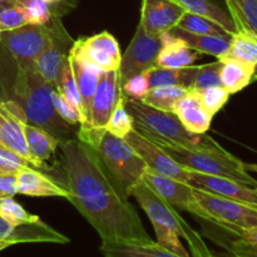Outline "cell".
<instances>
[{
    "label": "cell",
    "instance_id": "obj_33",
    "mask_svg": "<svg viewBox=\"0 0 257 257\" xmlns=\"http://www.w3.org/2000/svg\"><path fill=\"white\" fill-rule=\"evenodd\" d=\"M132 130H135V119L125 108V95L122 93L108 120L105 131L115 137L124 138Z\"/></svg>",
    "mask_w": 257,
    "mask_h": 257
},
{
    "label": "cell",
    "instance_id": "obj_26",
    "mask_svg": "<svg viewBox=\"0 0 257 257\" xmlns=\"http://www.w3.org/2000/svg\"><path fill=\"white\" fill-rule=\"evenodd\" d=\"M24 133L30 155L38 163L45 166V162L49 161L57 148H59L60 141L48 131L29 123L25 124Z\"/></svg>",
    "mask_w": 257,
    "mask_h": 257
},
{
    "label": "cell",
    "instance_id": "obj_18",
    "mask_svg": "<svg viewBox=\"0 0 257 257\" xmlns=\"http://www.w3.org/2000/svg\"><path fill=\"white\" fill-rule=\"evenodd\" d=\"M0 238L14 241L15 245L29 242H50L64 245L69 242L67 236L55 231L43 221L29 223V225L13 226L7 222L2 216H0Z\"/></svg>",
    "mask_w": 257,
    "mask_h": 257
},
{
    "label": "cell",
    "instance_id": "obj_1",
    "mask_svg": "<svg viewBox=\"0 0 257 257\" xmlns=\"http://www.w3.org/2000/svg\"><path fill=\"white\" fill-rule=\"evenodd\" d=\"M68 198L97 231L102 242H152L140 215L120 192L94 148L78 137L59 145Z\"/></svg>",
    "mask_w": 257,
    "mask_h": 257
},
{
    "label": "cell",
    "instance_id": "obj_21",
    "mask_svg": "<svg viewBox=\"0 0 257 257\" xmlns=\"http://www.w3.org/2000/svg\"><path fill=\"white\" fill-rule=\"evenodd\" d=\"M172 113L177 115L186 130L197 135L207 132L212 123V115L205 109L197 93L188 90L176 102Z\"/></svg>",
    "mask_w": 257,
    "mask_h": 257
},
{
    "label": "cell",
    "instance_id": "obj_23",
    "mask_svg": "<svg viewBox=\"0 0 257 257\" xmlns=\"http://www.w3.org/2000/svg\"><path fill=\"white\" fill-rule=\"evenodd\" d=\"M100 252L104 257H180L161 247L157 242H102Z\"/></svg>",
    "mask_w": 257,
    "mask_h": 257
},
{
    "label": "cell",
    "instance_id": "obj_46",
    "mask_svg": "<svg viewBox=\"0 0 257 257\" xmlns=\"http://www.w3.org/2000/svg\"><path fill=\"white\" fill-rule=\"evenodd\" d=\"M15 245L14 241H10V240H5V238H0V251L5 250V248L10 247V246Z\"/></svg>",
    "mask_w": 257,
    "mask_h": 257
},
{
    "label": "cell",
    "instance_id": "obj_16",
    "mask_svg": "<svg viewBox=\"0 0 257 257\" xmlns=\"http://www.w3.org/2000/svg\"><path fill=\"white\" fill-rule=\"evenodd\" d=\"M185 13L173 0H143L140 25L148 34L160 37L177 27Z\"/></svg>",
    "mask_w": 257,
    "mask_h": 257
},
{
    "label": "cell",
    "instance_id": "obj_30",
    "mask_svg": "<svg viewBox=\"0 0 257 257\" xmlns=\"http://www.w3.org/2000/svg\"><path fill=\"white\" fill-rule=\"evenodd\" d=\"M226 5L236 32L243 30L257 35V0H226Z\"/></svg>",
    "mask_w": 257,
    "mask_h": 257
},
{
    "label": "cell",
    "instance_id": "obj_11",
    "mask_svg": "<svg viewBox=\"0 0 257 257\" xmlns=\"http://www.w3.org/2000/svg\"><path fill=\"white\" fill-rule=\"evenodd\" d=\"M161 48H162L161 37L148 34L138 24L137 30L120 59L119 69H118L120 85L132 75L146 72L155 67Z\"/></svg>",
    "mask_w": 257,
    "mask_h": 257
},
{
    "label": "cell",
    "instance_id": "obj_49",
    "mask_svg": "<svg viewBox=\"0 0 257 257\" xmlns=\"http://www.w3.org/2000/svg\"><path fill=\"white\" fill-rule=\"evenodd\" d=\"M253 80H257V65L255 68V74H253Z\"/></svg>",
    "mask_w": 257,
    "mask_h": 257
},
{
    "label": "cell",
    "instance_id": "obj_12",
    "mask_svg": "<svg viewBox=\"0 0 257 257\" xmlns=\"http://www.w3.org/2000/svg\"><path fill=\"white\" fill-rule=\"evenodd\" d=\"M28 123L23 108L15 100L0 102V140L2 145L23 156L39 171H48L49 167L38 163L30 155L25 140L24 127Z\"/></svg>",
    "mask_w": 257,
    "mask_h": 257
},
{
    "label": "cell",
    "instance_id": "obj_47",
    "mask_svg": "<svg viewBox=\"0 0 257 257\" xmlns=\"http://www.w3.org/2000/svg\"><path fill=\"white\" fill-rule=\"evenodd\" d=\"M245 168L248 172L257 173V163H245Z\"/></svg>",
    "mask_w": 257,
    "mask_h": 257
},
{
    "label": "cell",
    "instance_id": "obj_27",
    "mask_svg": "<svg viewBox=\"0 0 257 257\" xmlns=\"http://www.w3.org/2000/svg\"><path fill=\"white\" fill-rule=\"evenodd\" d=\"M173 2L181 5L185 12L207 18V19L217 23L231 35L236 32L235 24H233L232 18L228 14V12H226L220 4L213 0H173Z\"/></svg>",
    "mask_w": 257,
    "mask_h": 257
},
{
    "label": "cell",
    "instance_id": "obj_6",
    "mask_svg": "<svg viewBox=\"0 0 257 257\" xmlns=\"http://www.w3.org/2000/svg\"><path fill=\"white\" fill-rule=\"evenodd\" d=\"M148 216L153 227L166 228L177 233L188 242L193 257H211L212 253L198 232H196L178 213V211L156 195L145 182H140L131 192Z\"/></svg>",
    "mask_w": 257,
    "mask_h": 257
},
{
    "label": "cell",
    "instance_id": "obj_25",
    "mask_svg": "<svg viewBox=\"0 0 257 257\" xmlns=\"http://www.w3.org/2000/svg\"><path fill=\"white\" fill-rule=\"evenodd\" d=\"M220 62L221 83H222V87L230 94L241 92L247 85L251 84V82L253 80L256 67L235 59L220 60Z\"/></svg>",
    "mask_w": 257,
    "mask_h": 257
},
{
    "label": "cell",
    "instance_id": "obj_14",
    "mask_svg": "<svg viewBox=\"0 0 257 257\" xmlns=\"http://www.w3.org/2000/svg\"><path fill=\"white\" fill-rule=\"evenodd\" d=\"M120 95H122V85L119 80V72L118 70L103 72L93 97L88 124L85 127H80L79 131H94V132L105 131L108 120Z\"/></svg>",
    "mask_w": 257,
    "mask_h": 257
},
{
    "label": "cell",
    "instance_id": "obj_28",
    "mask_svg": "<svg viewBox=\"0 0 257 257\" xmlns=\"http://www.w3.org/2000/svg\"><path fill=\"white\" fill-rule=\"evenodd\" d=\"M198 72V67H186L181 69H170L155 65L147 70L150 87H161V85H180L190 90L192 88L193 80Z\"/></svg>",
    "mask_w": 257,
    "mask_h": 257
},
{
    "label": "cell",
    "instance_id": "obj_10",
    "mask_svg": "<svg viewBox=\"0 0 257 257\" xmlns=\"http://www.w3.org/2000/svg\"><path fill=\"white\" fill-rule=\"evenodd\" d=\"M47 24L50 29V40L47 48L34 60V67L37 72L57 89L63 62L69 54L74 40L58 18L52 17Z\"/></svg>",
    "mask_w": 257,
    "mask_h": 257
},
{
    "label": "cell",
    "instance_id": "obj_35",
    "mask_svg": "<svg viewBox=\"0 0 257 257\" xmlns=\"http://www.w3.org/2000/svg\"><path fill=\"white\" fill-rule=\"evenodd\" d=\"M29 24L24 5L20 2L0 3V32L18 29Z\"/></svg>",
    "mask_w": 257,
    "mask_h": 257
},
{
    "label": "cell",
    "instance_id": "obj_51",
    "mask_svg": "<svg viewBox=\"0 0 257 257\" xmlns=\"http://www.w3.org/2000/svg\"><path fill=\"white\" fill-rule=\"evenodd\" d=\"M0 145H2V140H0Z\"/></svg>",
    "mask_w": 257,
    "mask_h": 257
},
{
    "label": "cell",
    "instance_id": "obj_13",
    "mask_svg": "<svg viewBox=\"0 0 257 257\" xmlns=\"http://www.w3.org/2000/svg\"><path fill=\"white\" fill-rule=\"evenodd\" d=\"M124 140L142 157L150 170L188 185L190 171L176 162L162 147L138 132L136 128L125 136Z\"/></svg>",
    "mask_w": 257,
    "mask_h": 257
},
{
    "label": "cell",
    "instance_id": "obj_40",
    "mask_svg": "<svg viewBox=\"0 0 257 257\" xmlns=\"http://www.w3.org/2000/svg\"><path fill=\"white\" fill-rule=\"evenodd\" d=\"M23 168H35L23 156L18 155L14 151L9 150L5 146L0 145V173L17 175ZM38 170V168H35Z\"/></svg>",
    "mask_w": 257,
    "mask_h": 257
},
{
    "label": "cell",
    "instance_id": "obj_38",
    "mask_svg": "<svg viewBox=\"0 0 257 257\" xmlns=\"http://www.w3.org/2000/svg\"><path fill=\"white\" fill-rule=\"evenodd\" d=\"M195 93H197L202 105L212 117H215V114H217L222 109L223 105L228 102V98L231 95L222 85L221 87L207 88V89H203Z\"/></svg>",
    "mask_w": 257,
    "mask_h": 257
},
{
    "label": "cell",
    "instance_id": "obj_43",
    "mask_svg": "<svg viewBox=\"0 0 257 257\" xmlns=\"http://www.w3.org/2000/svg\"><path fill=\"white\" fill-rule=\"evenodd\" d=\"M18 193L17 175L0 173V200L14 197Z\"/></svg>",
    "mask_w": 257,
    "mask_h": 257
},
{
    "label": "cell",
    "instance_id": "obj_31",
    "mask_svg": "<svg viewBox=\"0 0 257 257\" xmlns=\"http://www.w3.org/2000/svg\"><path fill=\"white\" fill-rule=\"evenodd\" d=\"M187 92L188 89L180 85H161V87L151 88L142 102L156 109L172 112L176 102Z\"/></svg>",
    "mask_w": 257,
    "mask_h": 257
},
{
    "label": "cell",
    "instance_id": "obj_15",
    "mask_svg": "<svg viewBox=\"0 0 257 257\" xmlns=\"http://www.w3.org/2000/svg\"><path fill=\"white\" fill-rule=\"evenodd\" d=\"M70 52L97 65L103 72L118 70L122 59L119 44L109 32H102L84 39L74 40Z\"/></svg>",
    "mask_w": 257,
    "mask_h": 257
},
{
    "label": "cell",
    "instance_id": "obj_9",
    "mask_svg": "<svg viewBox=\"0 0 257 257\" xmlns=\"http://www.w3.org/2000/svg\"><path fill=\"white\" fill-rule=\"evenodd\" d=\"M142 182H145L156 195L160 196L177 211H186L206 222H210L207 213L196 200L192 186L180 182L175 178L160 175L150 168H147L143 173Z\"/></svg>",
    "mask_w": 257,
    "mask_h": 257
},
{
    "label": "cell",
    "instance_id": "obj_34",
    "mask_svg": "<svg viewBox=\"0 0 257 257\" xmlns=\"http://www.w3.org/2000/svg\"><path fill=\"white\" fill-rule=\"evenodd\" d=\"M57 90L62 93V94L64 95V97L67 98V99L69 100V102L77 108V109H79L80 112L83 113V115H84L82 97H80V93L79 90H78L77 82H75L74 74H73V69H72V64H70L69 57L65 58L64 62H63ZM85 123H87V119H85Z\"/></svg>",
    "mask_w": 257,
    "mask_h": 257
},
{
    "label": "cell",
    "instance_id": "obj_32",
    "mask_svg": "<svg viewBox=\"0 0 257 257\" xmlns=\"http://www.w3.org/2000/svg\"><path fill=\"white\" fill-rule=\"evenodd\" d=\"M177 28L186 30V32L195 33V34H208V35H221V37H231L228 32H226L221 25L207 18L200 15L191 14L186 12L178 22Z\"/></svg>",
    "mask_w": 257,
    "mask_h": 257
},
{
    "label": "cell",
    "instance_id": "obj_41",
    "mask_svg": "<svg viewBox=\"0 0 257 257\" xmlns=\"http://www.w3.org/2000/svg\"><path fill=\"white\" fill-rule=\"evenodd\" d=\"M22 4L27 12L29 24L44 25L52 19V4L47 0H23Z\"/></svg>",
    "mask_w": 257,
    "mask_h": 257
},
{
    "label": "cell",
    "instance_id": "obj_20",
    "mask_svg": "<svg viewBox=\"0 0 257 257\" xmlns=\"http://www.w3.org/2000/svg\"><path fill=\"white\" fill-rule=\"evenodd\" d=\"M68 57H69L70 64H72L73 74H74L75 82H77L78 90H79L80 97H82L83 109H84V115L85 119H87V123L84 125H80V127H85L88 124V120H89L92 100L103 70L73 52H69Z\"/></svg>",
    "mask_w": 257,
    "mask_h": 257
},
{
    "label": "cell",
    "instance_id": "obj_45",
    "mask_svg": "<svg viewBox=\"0 0 257 257\" xmlns=\"http://www.w3.org/2000/svg\"><path fill=\"white\" fill-rule=\"evenodd\" d=\"M226 247L232 253L233 257H257V247H252V246L240 245V243L228 241V245H226Z\"/></svg>",
    "mask_w": 257,
    "mask_h": 257
},
{
    "label": "cell",
    "instance_id": "obj_53",
    "mask_svg": "<svg viewBox=\"0 0 257 257\" xmlns=\"http://www.w3.org/2000/svg\"><path fill=\"white\" fill-rule=\"evenodd\" d=\"M0 34H2V32H0Z\"/></svg>",
    "mask_w": 257,
    "mask_h": 257
},
{
    "label": "cell",
    "instance_id": "obj_42",
    "mask_svg": "<svg viewBox=\"0 0 257 257\" xmlns=\"http://www.w3.org/2000/svg\"><path fill=\"white\" fill-rule=\"evenodd\" d=\"M150 80H148L147 70L132 75L122 84V93L127 98L136 100H143L147 93L150 92Z\"/></svg>",
    "mask_w": 257,
    "mask_h": 257
},
{
    "label": "cell",
    "instance_id": "obj_2",
    "mask_svg": "<svg viewBox=\"0 0 257 257\" xmlns=\"http://www.w3.org/2000/svg\"><path fill=\"white\" fill-rule=\"evenodd\" d=\"M125 108L135 119L136 130L157 145L175 146L186 150H225L206 133L197 135L186 130L175 113L156 109L142 100L127 97Z\"/></svg>",
    "mask_w": 257,
    "mask_h": 257
},
{
    "label": "cell",
    "instance_id": "obj_48",
    "mask_svg": "<svg viewBox=\"0 0 257 257\" xmlns=\"http://www.w3.org/2000/svg\"><path fill=\"white\" fill-rule=\"evenodd\" d=\"M48 3H49V4H57V3H59L60 0H47Z\"/></svg>",
    "mask_w": 257,
    "mask_h": 257
},
{
    "label": "cell",
    "instance_id": "obj_29",
    "mask_svg": "<svg viewBox=\"0 0 257 257\" xmlns=\"http://www.w3.org/2000/svg\"><path fill=\"white\" fill-rule=\"evenodd\" d=\"M235 59L247 64L257 65V35L237 30L231 35L228 49L218 60Z\"/></svg>",
    "mask_w": 257,
    "mask_h": 257
},
{
    "label": "cell",
    "instance_id": "obj_44",
    "mask_svg": "<svg viewBox=\"0 0 257 257\" xmlns=\"http://www.w3.org/2000/svg\"><path fill=\"white\" fill-rule=\"evenodd\" d=\"M231 235H233L236 237L235 240H232V242L257 247V226L252 228H247V230L238 231L236 233H231Z\"/></svg>",
    "mask_w": 257,
    "mask_h": 257
},
{
    "label": "cell",
    "instance_id": "obj_52",
    "mask_svg": "<svg viewBox=\"0 0 257 257\" xmlns=\"http://www.w3.org/2000/svg\"><path fill=\"white\" fill-rule=\"evenodd\" d=\"M211 257H216V256H215V255H212V256H211Z\"/></svg>",
    "mask_w": 257,
    "mask_h": 257
},
{
    "label": "cell",
    "instance_id": "obj_8",
    "mask_svg": "<svg viewBox=\"0 0 257 257\" xmlns=\"http://www.w3.org/2000/svg\"><path fill=\"white\" fill-rule=\"evenodd\" d=\"M49 40L48 24H27L0 34V42L15 60L18 68L33 67L34 60L47 48Z\"/></svg>",
    "mask_w": 257,
    "mask_h": 257
},
{
    "label": "cell",
    "instance_id": "obj_37",
    "mask_svg": "<svg viewBox=\"0 0 257 257\" xmlns=\"http://www.w3.org/2000/svg\"><path fill=\"white\" fill-rule=\"evenodd\" d=\"M220 69H221V62L210 63V64L200 65L198 67V72L196 74L195 80H193L192 88L190 90L193 92H200V90L207 89V88L212 87H221V77H220Z\"/></svg>",
    "mask_w": 257,
    "mask_h": 257
},
{
    "label": "cell",
    "instance_id": "obj_4",
    "mask_svg": "<svg viewBox=\"0 0 257 257\" xmlns=\"http://www.w3.org/2000/svg\"><path fill=\"white\" fill-rule=\"evenodd\" d=\"M93 148L120 192L128 198L133 188L142 182L143 173L148 168L145 161L124 138L115 137L107 131Z\"/></svg>",
    "mask_w": 257,
    "mask_h": 257
},
{
    "label": "cell",
    "instance_id": "obj_24",
    "mask_svg": "<svg viewBox=\"0 0 257 257\" xmlns=\"http://www.w3.org/2000/svg\"><path fill=\"white\" fill-rule=\"evenodd\" d=\"M170 33L182 39L188 47L197 50L201 54H210L218 59L227 52L231 39V37H221V35L195 34V33L186 32L177 27L171 29Z\"/></svg>",
    "mask_w": 257,
    "mask_h": 257
},
{
    "label": "cell",
    "instance_id": "obj_50",
    "mask_svg": "<svg viewBox=\"0 0 257 257\" xmlns=\"http://www.w3.org/2000/svg\"><path fill=\"white\" fill-rule=\"evenodd\" d=\"M3 2H13V0H0V3H3ZM14 2H20V3H22L23 0H14Z\"/></svg>",
    "mask_w": 257,
    "mask_h": 257
},
{
    "label": "cell",
    "instance_id": "obj_7",
    "mask_svg": "<svg viewBox=\"0 0 257 257\" xmlns=\"http://www.w3.org/2000/svg\"><path fill=\"white\" fill-rule=\"evenodd\" d=\"M193 193L212 225L230 233L257 226V206L238 202L197 187H193Z\"/></svg>",
    "mask_w": 257,
    "mask_h": 257
},
{
    "label": "cell",
    "instance_id": "obj_17",
    "mask_svg": "<svg viewBox=\"0 0 257 257\" xmlns=\"http://www.w3.org/2000/svg\"><path fill=\"white\" fill-rule=\"evenodd\" d=\"M188 185L223 196L226 198L238 201V202L257 206V188L238 182V181L231 180V178L190 171Z\"/></svg>",
    "mask_w": 257,
    "mask_h": 257
},
{
    "label": "cell",
    "instance_id": "obj_5",
    "mask_svg": "<svg viewBox=\"0 0 257 257\" xmlns=\"http://www.w3.org/2000/svg\"><path fill=\"white\" fill-rule=\"evenodd\" d=\"M157 145V143H156ZM181 166L195 172L231 178L257 188V180L246 171L245 162L226 150H186L175 146L158 145Z\"/></svg>",
    "mask_w": 257,
    "mask_h": 257
},
{
    "label": "cell",
    "instance_id": "obj_3",
    "mask_svg": "<svg viewBox=\"0 0 257 257\" xmlns=\"http://www.w3.org/2000/svg\"><path fill=\"white\" fill-rule=\"evenodd\" d=\"M55 88L52 87L35 67L18 68L14 93L18 104L23 108L29 124L37 125L52 133L63 142L69 140V124L60 119L54 105Z\"/></svg>",
    "mask_w": 257,
    "mask_h": 257
},
{
    "label": "cell",
    "instance_id": "obj_22",
    "mask_svg": "<svg viewBox=\"0 0 257 257\" xmlns=\"http://www.w3.org/2000/svg\"><path fill=\"white\" fill-rule=\"evenodd\" d=\"M162 48L157 57L156 65L170 69H181L192 65V63L200 57L201 53L188 47L182 39L175 37L170 32L160 35Z\"/></svg>",
    "mask_w": 257,
    "mask_h": 257
},
{
    "label": "cell",
    "instance_id": "obj_36",
    "mask_svg": "<svg viewBox=\"0 0 257 257\" xmlns=\"http://www.w3.org/2000/svg\"><path fill=\"white\" fill-rule=\"evenodd\" d=\"M0 216L13 226H23L42 221L39 216L28 212L20 203L13 197L0 200Z\"/></svg>",
    "mask_w": 257,
    "mask_h": 257
},
{
    "label": "cell",
    "instance_id": "obj_39",
    "mask_svg": "<svg viewBox=\"0 0 257 257\" xmlns=\"http://www.w3.org/2000/svg\"><path fill=\"white\" fill-rule=\"evenodd\" d=\"M54 105L57 114L59 115L60 119L64 120L69 125H84L85 118L79 109L74 107L64 95L60 92L55 90L54 93Z\"/></svg>",
    "mask_w": 257,
    "mask_h": 257
},
{
    "label": "cell",
    "instance_id": "obj_19",
    "mask_svg": "<svg viewBox=\"0 0 257 257\" xmlns=\"http://www.w3.org/2000/svg\"><path fill=\"white\" fill-rule=\"evenodd\" d=\"M18 193L30 197H62L70 196L67 187L59 185L35 168H23L17 173Z\"/></svg>",
    "mask_w": 257,
    "mask_h": 257
}]
</instances>
